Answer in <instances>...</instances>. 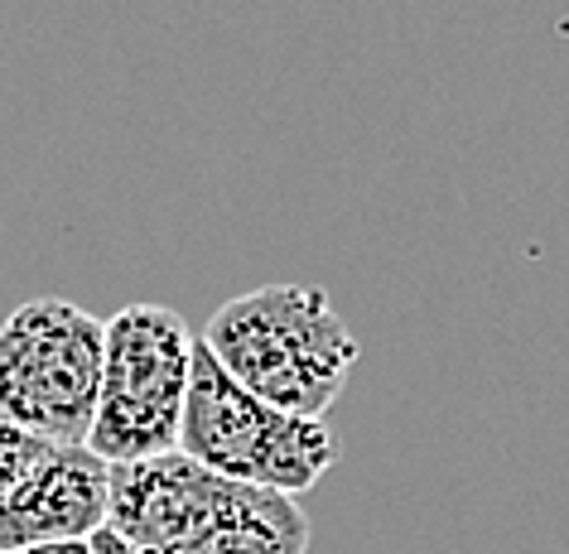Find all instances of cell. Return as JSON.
Wrapping results in <instances>:
<instances>
[{
    "label": "cell",
    "mask_w": 569,
    "mask_h": 554,
    "mask_svg": "<svg viewBox=\"0 0 569 554\" xmlns=\"http://www.w3.org/2000/svg\"><path fill=\"white\" fill-rule=\"evenodd\" d=\"M198 333L174 309L126 304L107 319V366L88 449L107 463H140L179 449Z\"/></svg>",
    "instance_id": "3957f363"
},
{
    "label": "cell",
    "mask_w": 569,
    "mask_h": 554,
    "mask_svg": "<svg viewBox=\"0 0 569 554\" xmlns=\"http://www.w3.org/2000/svg\"><path fill=\"white\" fill-rule=\"evenodd\" d=\"M49 453H53L49 439H39V434H30V430H20L16 420L0 415V506H6L10 496H16V487L34 473L39 463L49 459Z\"/></svg>",
    "instance_id": "ba28073f"
},
{
    "label": "cell",
    "mask_w": 569,
    "mask_h": 554,
    "mask_svg": "<svg viewBox=\"0 0 569 554\" xmlns=\"http://www.w3.org/2000/svg\"><path fill=\"white\" fill-rule=\"evenodd\" d=\"M107 366V323L68 300H30L0 323V415L49 444H88Z\"/></svg>",
    "instance_id": "277c9868"
},
{
    "label": "cell",
    "mask_w": 569,
    "mask_h": 554,
    "mask_svg": "<svg viewBox=\"0 0 569 554\" xmlns=\"http://www.w3.org/2000/svg\"><path fill=\"white\" fill-rule=\"evenodd\" d=\"M92 554H150V550H140V545H131L121 531H111V525H102V531L92 535Z\"/></svg>",
    "instance_id": "9c48e42d"
},
{
    "label": "cell",
    "mask_w": 569,
    "mask_h": 554,
    "mask_svg": "<svg viewBox=\"0 0 569 554\" xmlns=\"http://www.w3.org/2000/svg\"><path fill=\"white\" fill-rule=\"evenodd\" d=\"M10 554H92V540H53V545H30V550H10Z\"/></svg>",
    "instance_id": "30bf717a"
},
{
    "label": "cell",
    "mask_w": 569,
    "mask_h": 554,
    "mask_svg": "<svg viewBox=\"0 0 569 554\" xmlns=\"http://www.w3.org/2000/svg\"><path fill=\"white\" fill-rule=\"evenodd\" d=\"M111 516V463L88 444H53V453L0 506V554L92 540Z\"/></svg>",
    "instance_id": "8992f818"
},
{
    "label": "cell",
    "mask_w": 569,
    "mask_h": 554,
    "mask_svg": "<svg viewBox=\"0 0 569 554\" xmlns=\"http://www.w3.org/2000/svg\"><path fill=\"white\" fill-rule=\"evenodd\" d=\"M203 343L266 405L329 420L358 366V338L319 285H261L208 319Z\"/></svg>",
    "instance_id": "6da1fadb"
},
{
    "label": "cell",
    "mask_w": 569,
    "mask_h": 554,
    "mask_svg": "<svg viewBox=\"0 0 569 554\" xmlns=\"http://www.w3.org/2000/svg\"><path fill=\"white\" fill-rule=\"evenodd\" d=\"M309 550V516L295 506V496L247 487L227 477V492L212 521L189 545L169 554H305Z\"/></svg>",
    "instance_id": "52a82bcc"
},
{
    "label": "cell",
    "mask_w": 569,
    "mask_h": 554,
    "mask_svg": "<svg viewBox=\"0 0 569 554\" xmlns=\"http://www.w3.org/2000/svg\"><path fill=\"white\" fill-rule=\"evenodd\" d=\"M179 449L218 477L300 496L338 463V434L329 420L290 415L251 395L198 333L189 405H183Z\"/></svg>",
    "instance_id": "7a4b0ae2"
},
{
    "label": "cell",
    "mask_w": 569,
    "mask_h": 554,
    "mask_svg": "<svg viewBox=\"0 0 569 554\" xmlns=\"http://www.w3.org/2000/svg\"><path fill=\"white\" fill-rule=\"evenodd\" d=\"M227 492V477L189 459L183 449L140 463H111V516L131 545L169 554L203 531Z\"/></svg>",
    "instance_id": "5b68a950"
}]
</instances>
